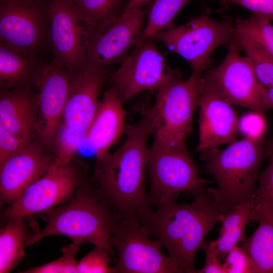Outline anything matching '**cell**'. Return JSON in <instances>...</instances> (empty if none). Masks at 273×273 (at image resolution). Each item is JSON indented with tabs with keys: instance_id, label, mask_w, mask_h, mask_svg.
<instances>
[{
	"instance_id": "6da1fadb",
	"label": "cell",
	"mask_w": 273,
	"mask_h": 273,
	"mask_svg": "<svg viewBox=\"0 0 273 273\" xmlns=\"http://www.w3.org/2000/svg\"><path fill=\"white\" fill-rule=\"evenodd\" d=\"M158 123L153 105L139 120L127 126L122 144L96 160L89 180L104 203L119 218H141L151 208L145 185L147 142Z\"/></svg>"
},
{
	"instance_id": "7a4b0ae2",
	"label": "cell",
	"mask_w": 273,
	"mask_h": 273,
	"mask_svg": "<svg viewBox=\"0 0 273 273\" xmlns=\"http://www.w3.org/2000/svg\"><path fill=\"white\" fill-rule=\"evenodd\" d=\"M194 198L190 203H178L175 198L162 201L140 220L180 273H195L197 252L222 213L206 191Z\"/></svg>"
},
{
	"instance_id": "3957f363",
	"label": "cell",
	"mask_w": 273,
	"mask_h": 273,
	"mask_svg": "<svg viewBox=\"0 0 273 273\" xmlns=\"http://www.w3.org/2000/svg\"><path fill=\"white\" fill-rule=\"evenodd\" d=\"M42 214L47 224L30 235L27 246L46 237L64 236L78 245L89 243L103 248L115 261L111 240L120 218L101 199L88 177L78 185L70 201Z\"/></svg>"
},
{
	"instance_id": "277c9868",
	"label": "cell",
	"mask_w": 273,
	"mask_h": 273,
	"mask_svg": "<svg viewBox=\"0 0 273 273\" xmlns=\"http://www.w3.org/2000/svg\"><path fill=\"white\" fill-rule=\"evenodd\" d=\"M266 157L265 139L247 137L223 150L216 148L200 152V159L217 185L206 191L220 212H231L239 205L252 201L260 167Z\"/></svg>"
},
{
	"instance_id": "5b68a950",
	"label": "cell",
	"mask_w": 273,
	"mask_h": 273,
	"mask_svg": "<svg viewBox=\"0 0 273 273\" xmlns=\"http://www.w3.org/2000/svg\"><path fill=\"white\" fill-rule=\"evenodd\" d=\"M153 133L147 165L151 207L166 200L177 199L180 193L194 197L204 193L209 181L200 177L198 167L186 144Z\"/></svg>"
},
{
	"instance_id": "8992f818",
	"label": "cell",
	"mask_w": 273,
	"mask_h": 273,
	"mask_svg": "<svg viewBox=\"0 0 273 273\" xmlns=\"http://www.w3.org/2000/svg\"><path fill=\"white\" fill-rule=\"evenodd\" d=\"M210 11L206 8L186 24L162 31L153 37L187 61L192 73L202 74L210 67L215 49L228 46L236 37L234 23L214 20Z\"/></svg>"
},
{
	"instance_id": "52a82bcc",
	"label": "cell",
	"mask_w": 273,
	"mask_h": 273,
	"mask_svg": "<svg viewBox=\"0 0 273 273\" xmlns=\"http://www.w3.org/2000/svg\"><path fill=\"white\" fill-rule=\"evenodd\" d=\"M111 243L117 254L115 273H180L162 252L161 243L135 217L118 220Z\"/></svg>"
},
{
	"instance_id": "ba28073f",
	"label": "cell",
	"mask_w": 273,
	"mask_h": 273,
	"mask_svg": "<svg viewBox=\"0 0 273 273\" xmlns=\"http://www.w3.org/2000/svg\"><path fill=\"white\" fill-rule=\"evenodd\" d=\"M86 178L87 169L73 161L67 165L52 167L2 209L1 220L4 223L11 219L26 218L66 203Z\"/></svg>"
},
{
	"instance_id": "9c48e42d",
	"label": "cell",
	"mask_w": 273,
	"mask_h": 273,
	"mask_svg": "<svg viewBox=\"0 0 273 273\" xmlns=\"http://www.w3.org/2000/svg\"><path fill=\"white\" fill-rule=\"evenodd\" d=\"M202 74L192 73L183 80L178 71L157 91L154 105L158 114L156 132L180 144L192 129V120L199 106L200 78Z\"/></svg>"
},
{
	"instance_id": "30bf717a",
	"label": "cell",
	"mask_w": 273,
	"mask_h": 273,
	"mask_svg": "<svg viewBox=\"0 0 273 273\" xmlns=\"http://www.w3.org/2000/svg\"><path fill=\"white\" fill-rule=\"evenodd\" d=\"M155 40L150 38L136 44L111 74L110 87L123 103L144 91L157 92L177 72L168 66Z\"/></svg>"
},
{
	"instance_id": "8fae6325",
	"label": "cell",
	"mask_w": 273,
	"mask_h": 273,
	"mask_svg": "<svg viewBox=\"0 0 273 273\" xmlns=\"http://www.w3.org/2000/svg\"><path fill=\"white\" fill-rule=\"evenodd\" d=\"M49 0H0V42L37 54L49 42Z\"/></svg>"
},
{
	"instance_id": "7c38bea8",
	"label": "cell",
	"mask_w": 273,
	"mask_h": 273,
	"mask_svg": "<svg viewBox=\"0 0 273 273\" xmlns=\"http://www.w3.org/2000/svg\"><path fill=\"white\" fill-rule=\"evenodd\" d=\"M147 16L143 9L125 10L115 21L89 35L84 66L106 69L121 64L138 43Z\"/></svg>"
},
{
	"instance_id": "4fadbf2b",
	"label": "cell",
	"mask_w": 273,
	"mask_h": 273,
	"mask_svg": "<svg viewBox=\"0 0 273 273\" xmlns=\"http://www.w3.org/2000/svg\"><path fill=\"white\" fill-rule=\"evenodd\" d=\"M89 37L73 0H49V42L55 59L70 73L84 66Z\"/></svg>"
},
{
	"instance_id": "5bb4252c",
	"label": "cell",
	"mask_w": 273,
	"mask_h": 273,
	"mask_svg": "<svg viewBox=\"0 0 273 273\" xmlns=\"http://www.w3.org/2000/svg\"><path fill=\"white\" fill-rule=\"evenodd\" d=\"M228 47L221 63L202 75L232 104L265 114L261 99L262 83L250 60L241 55L236 37Z\"/></svg>"
},
{
	"instance_id": "9a60e30c",
	"label": "cell",
	"mask_w": 273,
	"mask_h": 273,
	"mask_svg": "<svg viewBox=\"0 0 273 273\" xmlns=\"http://www.w3.org/2000/svg\"><path fill=\"white\" fill-rule=\"evenodd\" d=\"M71 74L57 59L43 64L34 83L37 89L39 141L52 146L60 127L68 99Z\"/></svg>"
},
{
	"instance_id": "2e32d148",
	"label": "cell",
	"mask_w": 273,
	"mask_h": 273,
	"mask_svg": "<svg viewBox=\"0 0 273 273\" xmlns=\"http://www.w3.org/2000/svg\"><path fill=\"white\" fill-rule=\"evenodd\" d=\"M199 103V142L196 151L218 148L237 141L239 119L232 104L201 75Z\"/></svg>"
},
{
	"instance_id": "e0dca14e",
	"label": "cell",
	"mask_w": 273,
	"mask_h": 273,
	"mask_svg": "<svg viewBox=\"0 0 273 273\" xmlns=\"http://www.w3.org/2000/svg\"><path fill=\"white\" fill-rule=\"evenodd\" d=\"M31 141L23 150L0 163L1 204L13 203L34 181L54 165L55 156Z\"/></svg>"
},
{
	"instance_id": "ac0fdd59",
	"label": "cell",
	"mask_w": 273,
	"mask_h": 273,
	"mask_svg": "<svg viewBox=\"0 0 273 273\" xmlns=\"http://www.w3.org/2000/svg\"><path fill=\"white\" fill-rule=\"evenodd\" d=\"M70 74V89L62 123L85 135L96 113L107 68L84 66Z\"/></svg>"
},
{
	"instance_id": "d6986e66",
	"label": "cell",
	"mask_w": 273,
	"mask_h": 273,
	"mask_svg": "<svg viewBox=\"0 0 273 273\" xmlns=\"http://www.w3.org/2000/svg\"><path fill=\"white\" fill-rule=\"evenodd\" d=\"M122 100L110 87L104 94L95 117L85 134L96 160L110 152L125 132V112Z\"/></svg>"
},
{
	"instance_id": "ffe728a7",
	"label": "cell",
	"mask_w": 273,
	"mask_h": 273,
	"mask_svg": "<svg viewBox=\"0 0 273 273\" xmlns=\"http://www.w3.org/2000/svg\"><path fill=\"white\" fill-rule=\"evenodd\" d=\"M38 122L37 93L31 88L1 89L0 125L27 141L32 140Z\"/></svg>"
},
{
	"instance_id": "44dd1931",
	"label": "cell",
	"mask_w": 273,
	"mask_h": 273,
	"mask_svg": "<svg viewBox=\"0 0 273 273\" xmlns=\"http://www.w3.org/2000/svg\"><path fill=\"white\" fill-rule=\"evenodd\" d=\"M36 55L0 42L1 89L34 86L43 64Z\"/></svg>"
},
{
	"instance_id": "7402d4cb",
	"label": "cell",
	"mask_w": 273,
	"mask_h": 273,
	"mask_svg": "<svg viewBox=\"0 0 273 273\" xmlns=\"http://www.w3.org/2000/svg\"><path fill=\"white\" fill-rule=\"evenodd\" d=\"M252 207V201H248L239 205L231 212L221 213L219 236L208 243L221 259L231 249L247 239L245 229L250 221Z\"/></svg>"
},
{
	"instance_id": "603a6c76",
	"label": "cell",
	"mask_w": 273,
	"mask_h": 273,
	"mask_svg": "<svg viewBox=\"0 0 273 273\" xmlns=\"http://www.w3.org/2000/svg\"><path fill=\"white\" fill-rule=\"evenodd\" d=\"M26 218L11 219L0 229V273L11 272L24 255L26 242L30 236Z\"/></svg>"
},
{
	"instance_id": "cb8c5ba5",
	"label": "cell",
	"mask_w": 273,
	"mask_h": 273,
	"mask_svg": "<svg viewBox=\"0 0 273 273\" xmlns=\"http://www.w3.org/2000/svg\"><path fill=\"white\" fill-rule=\"evenodd\" d=\"M240 245L250 256L254 273H273V222H259L257 229Z\"/></svg>"
},
{
	"instance_id": "d4e9b609",
	"label": "cell",
	"mask_w": 273,
	"mask_h": 273,
	"mask_svg": "<svg viewBox=\"0 0 273 273\" xmlns=\"http://www.w3.org/2000/svg\"><path fill=\"white\" fill-rule=\"evenodd\" d=\"M90 34L117 20L127 0H73Z\"/></svg>"
},
{
	"instance_id": "484cf974",
	"label": "cell",
	"mask_w": 273,
	"mask_h": 273,
	"mask_svg": "<svg viewBox=\"0 0 273 273\" xmlns=\"http://www.w3.org/2000/svg\"><path fill=\"white\" fill-rule=\"evenodd\" d=\"M265 149L268 163L260 173L253 197L250 221L253 222H273V135L265 141Z\"/></svg>"
},
{
	"instance_id": "4316f807",
	"label": "cell",
	"mask_w": 273,
	"mask_h": 273,
	"mask_svg": "<svg viewBox=\"0 0 273 273\" xmlns=\"http://www.w3.org/2000/svg\"><path fill=\"white\" fill-rule=\"evenodd\" d=\"M192 1L152 0L146 11V23L137 44L153 38L162 31L174 27L173 21L176 15Z\"/></svg>"
},
{
	"instance_id": "83f0119b",
	"label": "cell",
	"mask_w": 273,
	"mask_h": 273,
	"mask_svg": "<svg viewBox=\"0 0 273 273\" xmlns=\"http://www.w3.org/2000/svg\"><path fill=\"white\" fill-rule=\"evenodd\" d=\"M236 39L250 60L258 80L266 87H273V57L246 36L236 34Z\"/></svg>"
},
{
	"instance_id": "f1b7e54d",
	"label": "cell",
	"mask_w": 273,
	"mask_h": 273,
	"mask_svg": "<svg viewBox=\"0 0 273 273\" xmlns=\"http://www.w3.org/2000/svg\"><path fill=\"white\" fill-rule=\"evenodd\" d=\"M267 18L252 14L249 18L234 20L237 34L246 36L273 57V25Z\"/></svg>"
},
{
	"instance_id": "f546056e",
	"label": "cell",
	"mask_w": 273,
	"mask_h": 273,
	"mask_svg": "<svg viewBox=\"0 0 273 273\" xmlns=\"http://www.w3.org/2000/svg\"><path fill=\"white\" fill-rule=\"evenodd\" d=\"M85 135L76 132L62 123L53 140L52 146L55 161L53 167L65 166L74 159Z\"/></svg>"
},
{
	"instance_id": "4dcf8cb0",
	"label": "cell",
	"mask_w": 273,
	"mask_h": 273,
	"mask_svg": "<svg viewBox=\"0 0 273 273\" xmlns=\"http://www.w3.org/2000/svg\"><path fill=\"white\" fill-rule=\"evenodd\" d=\"M79 245L72 242L62 249V255L58 258L36 267L26 269L22 273H77L78 261L76 256Z\"/></svg>"
},
{
	"instance_id": "1f68e13d",
	"label": "cell",
	"mask_w": 273,
	"mask_h": 273,
	"mask_svg": "<svg viewBox=\"0 0 273 273\" xmlns=\"http://www.w3.org/2000/svg\"><path fill=\"white\" fill-rule=\"evenodd\" d=\"M112 260L106 250L95 247L78 262L77 273H115Z\"/></svg>"
},
{
	"instance_id": "d6a6232c",
	"label": "cell",
	"mask_w": 273,
	"mask_h": 273,
	"mask_svg": "<svg viewBox=\"0 0 273 273\" xmlns=\"http://www.w3.org/2000/svg\"><path fill=\"white\" fill-rule=\"evenodd\" d=\"M267 129L265 114L252 111L244 114L239 120L238 130L246 137L265 139Z\"/></svg>"
},
{
	"instance_id": "836d02e7",
	"label": "cell",
	"mask_w": 273,
	"mask_h": 273,
	"mask_svg": "<svg viewBox=\"0 0 273 273\" xmlns=\"http://www.w3.org/2000/svg\"><path fill=\"white\" fill-rule=\"evenodd\" d=\"M223 259L225 273H254L251 259L240 245L231 249Z\"/></svg>"
},
{
	"instance_id": "e575fe53",
	"label": "cell",
	"mask_w": 273,
	"mask_h": 273,
	"mask_svg": "<svg viewBox=\"0 0 273 273\" xmlns=\"http://www.w3.org/2000/svg\"><path fill=\"white\" fill-rule=\"evenodd\" d=\"M31 141L19 137L0 125V163L21 151Z\"/></svg>"
},
{
	"instance_id": "d590c367",
	"label": "cell",
	"mask_w": 273,
	"mask_h": 273,
	"mask_svg": "<svg viewBox=\"0 0 273 273\" xmlns=\"http://www.w3.org/2000/svg\"><path fill=\"white\" fill-rule=\"evenodd\" d=\"M222 8L236 5L252 12L253 14L264 17L273 22V0H213Z\"/></svg>"
},
{
	"instance_id": "8d00e7d4",
	"label": "cell",
	"mask_w": 273,
	"mask_h": 273,
	"mask_svg": "<svg viewBox=\"0 0 273 273\" xmlns=\"http://www.w3.org/2000/svg\"><path fill=\"white\" fill-rule=\"evenodd\" d=\"M201 249L205 252V261L203 267L196 269L195 273H225L221 259L206 241L203 242Z\"/></svg>"
},
{
	"instance_id": "74e56055",
	"label": "cell",
	"mask_w": 273,
	"mask_h": 273,
	"mask_svg": "<svg viewBox=\"0 0 273 273\" xmlns=\"http://www.w3.org/2000/svg\"><path fill=\"white\" fill-rule=\"evenodd\" d=\"M260 94L264 109L266 111L269 109H273V87H267L262 84Z\"/></svg>"
},
{
	"instance_id": "f35d334b",
	"label": "cell",
	"mask_w": 273,
	"mask_h": 273,
	"mask_svg": "<svg viewBox=\"0 0 273 273\" xmlns=\"http://www.w3.org/2000/svg\"><path fill=\"white\" fill-rule=\"evenodd\" d=\"M152 0H127L125 10L143 9V7L150 3Z\"/></svg>"
}]
</instances>
